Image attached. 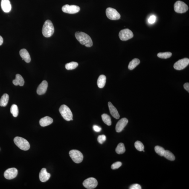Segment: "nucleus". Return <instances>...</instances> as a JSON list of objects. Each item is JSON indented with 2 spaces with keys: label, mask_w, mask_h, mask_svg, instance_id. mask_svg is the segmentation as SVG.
<instances>
[{
  "label": "nucleus",
  "mask_w": 189,
  "mask_h": 189,
  "mask_svg": "<svg viewBox=\"0 0 189 189\" xmlns=\"http://www.w3.org/2000/svg\"><path fill=\"white\" fill-rule=\"evenodd\" d=\"M15 144L21 150L27 151L30 148V145L28 141L22 137H16L14 139Z\"/></svg>",
  "instance_id": "obj_3"
},
{
  "label": "nucleus",
  "mask_w": 189,
  "mask_h": 189,
  "mask_svg": "<svg viewBox=\"0 0 189 189\" xmlns=\"http://www.w3.org/2000/svg\"><path fill=\"white\" fill-rule=\"evenodd\" d=\"M59 111L65 120L68 121L73 120L72 113L68 106L64 104L62 105L59 108Z\"/></svg>",
  "instance_id": "obj_4"
},
{
  "label": "nucleus",
  "mask_w": 189,
  "mask_h": 189,
  "mask_svg": "<svg viewBox=\"0 0 189 189\" xmlns=\"http://www.w3.org/2000/svg\"><path fill=\"white\" fill-rule=\"evenodd\" d=\"M155 151L156 153L161 156H163L165 150L163 148L159 146H156L155 147Z\"/></svg>",
  "instance_id": "obj_30"
},
{
  "label": "nucleus",
  "mask_w": 189,
  "mask_h": 189,
  "mask_svg": "<svg viewBox=\"0 0 189 189\" xmlns=\"http://www.w3.org/2000/svg\"><path fill=\"white\" fill-rule=\"evenodd\" d=\"M106 82V77L103 75H100L97 80V85L98 87L102 88L104 87Z\"/></svg>",
  "instance_id": "obj_21"
},
{
  "label": "nucleus",
  "mask_w": 189,
  "mask_h": 189,
  "mask_svg": "<svg viewBox=\"0 0 189 189\" xmlns=\"http://www.w3.org/2000/svg\"><path fill=\"white\" fill-rule=\"evenodd\" d=\"M83 185L85 188L88 189L95 188L98 185L96 179L94 178H88L83 181Z\"/></svg>",
  "instance_id": "obj_10"
},
{
  "label": "nucleus",
  "mask_w": 189,
  "mask_h": 189,
  "mask_svg": "<svg viewBox=\"0 0 189 189\" xmlns=\"http://www.w3.org/2000/svg\"><path fill=\"white\" fill-rule=\"evenodd\" d=\"M1 8L5 13H9L11 10V5L9 0H1Z\"/></svg>",
  "instance_id": "obj_16"
},
{
  "label": "nucleus",
  "mask_w": 189,
  "mask_h": 189,
  "mask_svg": "<svg viewBox=\"0 0 189 189\" xmlns=\"http://www.w3.org/2000/svg\"><path fill=\"white\" fill-rule=\"evenodd\" d=\"M53 122V119L48 116H46L41 118L39 121L40 124L42 127L48 126Z\"/></svg>",
  "instance_id": "obj_19"
},
{
  "label": "nucleus",
  "mask_w": 189,
  "mask_h": 189,
  "mask_svg": "<svg viewBox=\"0 0 189 189\" xmlns=\"http://www.w3.org/2000/svg\"><path fill=\"white\" fill-rule=\"evenodd\" d=\"M13 82L15 86L19 85L20 86H23L25 83L23 78L19 74L16 75V79L13 81Z\"/></svg>",
  "instance_id": "obj_20"
},
{
  "label": "nucleus",
  "mask_w": 189,
  "mask_h": 189,
  "mask_svg": "<svg viewBox=\"0 0 189 189\" xmlns=\"http://www.w3.org/2000/svg\"><path fill=\"white\" fill-rule=\"evenodd\" d=\"M18 170L15 168H9L5 172L4 176L5 178L8 180L14 179L18 175Z\"/></svg>",
  "instance_id": "obj_12"
},
{
  "label": "nucleus",
  "mask_w": 189,
  "mask_h": 189,
  "mask_svg": "<svg viewBox=\"0 0 189 189\" xmlns=\"http://www.w3.org/2000/svg\"><path fill=\"white\" fill-rule=\"evenodd\" d=\"M125 151H126V148L124 144L123 143H119L116 149V152L118 154H122L124 153Z\"/></svg>",
  "instance_id": "obj_24"
},
{
  "label": "nucleus",
  "mask_w": 189,
  "mask_h": 189,
  "mask_svg": "<svg viewBox=\"0 0 189 189\" xmlns=\"http://www.w3.org/2000/svg\"><path fill=\"white\" fill-rule=\"evenodd\" d=\"M93 129L96 132H100L102 130L101 128L98 126H96V125H94L93 126Z\"/></svg>",
  "instance_id": "obj_36"
},
{
  "label": "nucleus",
  "mask_w": 189,
  "mask_h": 189,
  "mask_svg": "<svg viewBox=\"0 0 189 189\" xmlns=\"http://www.w3.org/2000/svg\"><path fill=\"white\" fill-rule=\"evenodd\" d=\"M106 137L105 135H99L97 138V141L100 144H103V143L106 141Z\"/></svg>",
  "instance_id": "obj_32"
},
{
  "label": "nucleus",
  "mask_w": 189,
  "mask_h": 189,
  "mask_svg": "<svg viewBox=\"0 0 189 189\" xmlns=\"http://www.w3.org/2000/svg\"><path fill=\"white\" fill-rule=\"evenodd\" d=\"M102 118L104 122L107 126H110L112 125V120L110 117L107 114H103L102 115Z\"/></svg>",
  "instance_id": "obj_25"
},
{
  "label": "nucleus",
  "mask_w": 189,
  "mask_h": 189,
  "mask_svg": "<svg viewBox=\"0 0 189 189\" xmlns=\"http://www.w3.org/2000/svg\"><path fill=\"white\" fill-rule=\"evenodd\" d=\"M135 146L137 150L139 151H142L144 150V146L141 141H137L135 142Z\"/></svg>",
  "instance_id": "obj_31"
},
{
  "label": "nucleus",
  "mask_w": 189,
  "mask_h": 189,
  "mask_svg": "<svg viewBox=\"0 0 189 189\" xmlns=\"http://www.w3.org/2000/svg\"><path fill=\"white\" fill-rule=\"evenodd\" d=\"M174 10L176 13H185L188 10V7L185 3L181 1H176L174 5Z\"/></svg>",
  "instance_id": "obj_6"
},
{
  "label": "nucleus",
  "mask_w": 189,
  "mask_h": 189,
  "mask_svg": "<svg viewBox=\"0 0 189 189\" xmlns=\"http://www.w3.org/2000/svg\"><path fill=\"white\" fill-rule=\"evenodd\" d=\"M128 123V120L127 118H124L121 119L117 122L116 126V132H121L126 127Z\"/></svg>",
  "instance_id": "obj_13"
},
{
  "label": "nucleus",
  "mask_w": 189,
  "mask_h": 189,
  "mask_svg": "<svg viewBox=\"0 0 189 189\" xmlns=\"http://www.w3.org/2000/svg\"><path fill=\"white\" fill-rule=\"evenodd\" d=\"M163 156L167 159L170 161H173L175 159V157L172 152L168 150H165Z\"/></svg>",
  "instance_id": "obj_26"
},
{
  "label": "nucleus",
  "mask_w": 189,
  "mask_h": 189,
  "mask_svg": "<svg viewBox=\"0 0 189 189\" xmlns=\"http://www.w3.org/2000/svg\"><path fill=\"white\" fill-rule=\"evenodd\" d=\"M122 165V163L120 162V161H118V162H116L112 164V166H111V168H112V170H116V169H118L119 168H120Z\"/></svg>",
  "instance_id": "obj_33"
},
{
  "label": "nucleus",
  "mask_w": 189,
  "mask_h": 189,
  "mask_svg": "<svg viewBox=\"0 0 189 189\" xmlns=\"http://www.w3.org/2000/svg\"><path fill=\"white\" fill-rule=\"evenodd\" d=\"M172 56V53L170 52L164 53H159L157 54L158 57L161 59H167L170 57Z\"/></svg>",
  "instance_id": "obj_29"
},
{
  "label": "nucleus",
  "mask_w": 189,
  "mask_h": 189,
  "mask_svg": "<svg viewBox=\"0 0 189 189\" xmlns=\"http://www.w3.org/2000/svg\"><path fill=\"white\" fill-rule=\"evenodd\" d=\"M130 189H141V187L140 185L138 184H134L131 185L129 187Z\"/></svg>",
  "instance_id": "obj_35"
},
{
  "label": "nucleus",
  "mask_w": 189,
  "mask_h": 189,
  "mask_svg": "<svg viewBox=\"0 0 189 189\" xmlns=\"http://www.w3.org/2000/svg\"><path fill=\"white\" fill-rule=\"evenodd\" d=\"M156 17L154 15L151 16L148 19V22L150 24L154 23L156 20Z\"/></svg>",
  "instance_id": "obj_34"
},
{
  "label": "nucleus",
  "mask_w": 189,
  "mask_h": 189,
  "mask_svg": "<svg viewBox=\"0 0 189 189\" xmlns=\"http://www.w3.org/2000/svg\"><path fill=\"white\" fill-rule=\"evenodd\" d=\"M48 84L46 81L44 80L40 84L37 89V93L39 95L45 94L47 90Z\"/></svg>",
  "instance_id": "obj_15"
},
{
  "label": "nucleus",
  "mask_w": 189,
  "mask_h": 189,
  "mask_svg": "<svg viewBox=\"0 0 189 189\" xmlns=\"http://www.w3.org/2000/svg\"><path fill=\"white\" fill-rule=\"evenodd\" d=\"M54 32V28L52 22L48 20L45 21L42 27V33L43 36L46 38L51 37Z\"/></svg>",
  "instance_id": "obj_2"
},
{
  "label": "nucleus",
  "mask_w": 189,
  "mask_h": 189,
  "mask_svg": "<svg viewBox=\"0 0 189 189\" xmlns=\"http://www.w3.org/2000/svg\"><path fill=\"white\" fill-rule=\"evenodd\" d=\"M189 64V59L185 58L178 60L174 65V68L177 70H181L188 66Z\"/></svg>",
  "instance_id": "obj_11"
},
{
  "label": "nucleus",
  "mask_w": 189,
  "mask_h": 189,
  "mask_svg": "<svg viewBox=\"0 0 189 189\" xmlns=\"http://www.w3.org/2000/svg\"><path fill=\"white\" fill-rule=\"evenodd\" d=\"M69 155L71 159L76 163H80L83 161V155L80 151L76 150H71L70 151Z\"/></svg>",
  "instance_id": "obj_5"
},
{
  "label": "nucleus",
  "mask_w": 189,
  "mask_h": 189,
  "mask_svg": "<svg viewBox=\"0 0 189 189\" xmlns=\"http://www.w3.org/2000/svg\"><path fill=\"white\" fill-rule=\"evenodd\" d=\"M51 174L47 171L46 169L43 168L41 170L39 173L40 180L42 182H46L49 179Z\"/></svg>",
  "instance_id": "obj_14"
},
{
  "label": "nucleus",
  "mask_w": 189,
  "mask_h": 189,
  "mask_svg": "<svg viewBox=\"0 0 189 189\" xmlns=\"http://www.w3.org/2000/svg\"><path fill=\"white\" fill-rule=\"evenodd\" d=\"M62 11L64 13L69 14H75L78 13L80 11V7L75 5H65L62 7Z\"/></svg>",
  "instance_id": "obj_9"
},
{
  "label": "nucleus",
  "mask_w": 189,
  "mask_h": 189,
  "mask_svg": "<svg viewBox=\"0 0 189 189\" xmlns=\"http://www.w3.org/2000/svg\"><path fill=\"white\" fill-rule=\"evenodd\" d=\"M3 42V39L2 36H0V46L2 45Z\"/></svg>",
  "instance_id": "obj_38"
},
{
  "label": "nucleus",
  "mask_w": 189,
  "mask_h": 189,
  "mask_svg": "<svg viewBox=\"0 0 189 189\" xmlns=\"http://www.w3.org/2000/svg\"><path fill=\"white\" fill-rule=\"evenodd\" d=\"M75 36L77 40L82 45L85 46L90 47L92 46L93 42L92 39L89 35L83 32H77L75 33Z\"/></svg>",
  "instance_id": "obj_1"
},
{
  "label": "nucleus",
  "mask_w": 189,
  "mask_h": 189,
  "mask_svg": "<svg viewBox=\"0 0 189 189\" xmlns=\"http://www.w3.org/2000/svg\"><path fill=\"white\" fill-rule=\"evenodd\" d=\"M9 100V96L7 94H3L0 100V106H6L8 104Z\"/></svg>",
  "instance_id": "obj_22"
},
{
  "label": "nucleus",
  "mask_w": 189,
  "mask_h": 189,
  "mask_svg": "<svg viewBox=\"0 0 189 189\" xmlns=\"http://www.w3.org/2000/svg\"><path fill=\"white\" fill-rule=\"evenodd\" d=\"M120 38L122 41H127L133 37V32L128 29L120 30L119 34Z\"/></svg>",
  "instance_id": "obj_8"
},
{
  "label": "nucleus",
  "mask_w": 189,
  "mask_h": 189,
  "mask_svg": "<svg viewBox=\"0 0 189 189\" xmlns=\"http://www.w3.org/2000/svg\"><path fill=\"white\" fill-rule=\"evenodd\" d=\"M78 63L77 62H71L67 63L65 65V68L68 70L74 69L78 66Z\"/></svg>",
  "instance_id": "obj_27"
},
{
  "label": "nucleus",
  "mask_w": 189,
  "mask_h": 189,
  "mask_svg": "<svg viewBox=\"0 0 189 189\" xmlns=\"http://www.w3.org/2000/svg\"><path fill=\"white\" fill-rule=\"evenodd\" d=\"M184 89L186 90L188 92H189V83H186L184 84Z\"/></svg>",
  "instance_id": "obj_37"
},
{
  "label": "nucleus",
  "mask_w": 189,
  "mask_h": 189,
  "mask_svg": "<svg viewBox=\"0 0 189 189\" xmlns=\"http://www.w3.org/2000/svg\"><path fill=\"white\" fill-rule=\"evenodd\" d=\"M106 14L107 17L112 20H117L120 19V15L116 9L108 7L106 9Z\"/></svg>",
  "instance_id": "obj_7"
},
{
  "label": "nucleus",
  "mask_w": 189,
  "mask_h": 189,
  "mask_svg": "<svg viewBox=\"0 0 189 189\" xmlns=\"http://www.w3.org/2000/svg\"><path fill=\"white\" fill-rule=\"evenodd\" d=\"M20 55L27 63H29L31 60V58L29 53L25 49H22L19 52Z\"/></svg>",
  "instance_id": "obj_18"
},
{
  "label": "nucleus",
  "mask_w": 189,
  "mask_h": 189,
  "mask_svg": "<svg viewBox=\"0 0 189 189\" xmlns=\"http://www.w3.org/2000/svg\"><path fill=\"white\" fill-rule=\"evenodd\" d=\"M10 112L13 114L14 117H17L18 114H19V110H18V106L16 104L12 105L11 108Z\"/></svg>",
  "instance_id": "obj_28"
},
{
  "label": "nucleus",
  "mask_w": 189,
  "mask_h": 189,
  "mask_svg": "<svg viewBox=\"0 0 189 189\" xmlns=\"http://www.w3.org/2000/svg\"><path fill=\"white\" fill-rule=\"evenodd\" d=\"M140 63V61L139 59L135 58L132 60L130 62L128 65L129 69L132 70L135 69Z\"/></svg>",
  "instance_id": "obj_23"
},
{
  "label": "nucleus",
  "mask_w": 189,
  "mask_h": 189,
  "mask_svg": "<svg viewBox=\"0 0 189 189\" xmlns=\"http://www.w3.org/2000/svg\"><path fill=\"white\" fill-rule=\"evenodd\" d=\"M108 105L111 115L114 118L116 119H118L120 118V115L116 108L114 106L111 102H109Z\"/></svg>",
  "instance_id": "obj_17"
}]
</instances>
